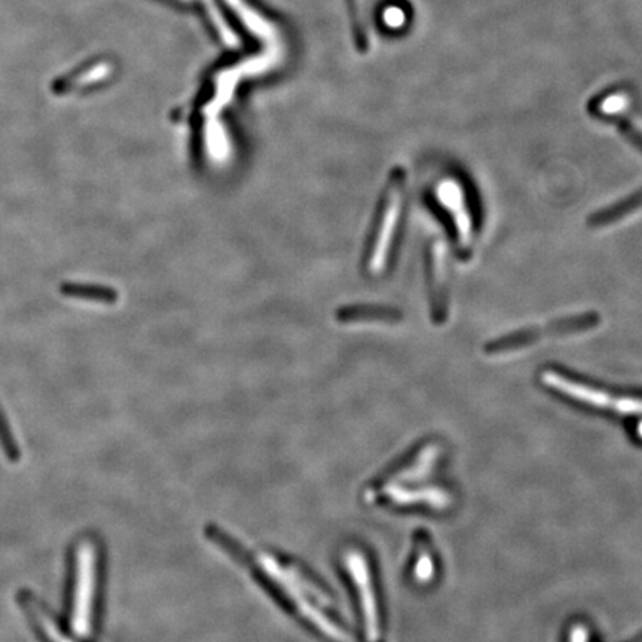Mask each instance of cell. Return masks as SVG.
Returning <instances> with one entry per match:
<instances>
[{"label":"cell","instance_id":"15","mask_svg":"<svg viewBox=\"0 0 642 642\" xmlns=\"http://www.w3.org/2000/svg\"><path fill=\"white\" fill-rule=\"evenodd\" d=\"M207 4V9H209V13H210L211 17H213L214 22H216V26H218V31L220 35H222V38L227 40V43H236V39H234V35H232L231 31L227 29V24L223 22L222 17L218 15V9H216V6H214L213 2L211 0H204Z\"/></svg>","mask_w":642,"mask_h":642},{"label":"cell","instance_id":"13","mask_svg":"<svg viewBox=\"0 0 642 642\" xmlns=\"http://www.w3.org/2000/svg\"><path fill=\"white\" fill-rule=\"evenodd\" d=\"M414 573H415V577L418 578L420 582H427V580L432 577V574H434V562H432L430 550H421Z\"/></svg>","mask_w":642,"mask_h":642},{"label":"cell","instance_id":"2","mask_svg":"<svg viewBox=\"0 0 642 642\" xmlns=\"http://www.w3.org/2000/svg\"><path fill=\"white\" fill-rule=\"evenodd\" d=\"M97 582V550L91 541H82L76 552V577L73 592V634L86 638L91 634L93 604Z\"/></svg>","mask_w":642,"mask_h":642},{"label":"cell","instance_id":"1","mask_svg":"<svg viewBox=\"0 0 642 642\" xmlns=\"http://www.w3.org/2000/svg\"><path fill=\"white\" fill-rule=\"evenodd\" d=\"M598 325H600V316L596 313L566 316V317L550 321L543 327H525V329L516 330L513 334L494 339L485 345V352L489 356H498V354L521 352L525 348L532 347L535 343H539L543 338H548V336L559 338V336L583 334L586 330L593 329Z\"/></svg>","mask_w":642,"mask_h":642},{"label":"cell","instance_id":"9","mask_svg":"<svg viewBox=\"0 0 642 642\" xmlns=\"http://www.w3.org/2000/svg\"><path fill=\"white\" fill-rule=\"evenodd\" d=\"M18 601H20L22 610L27 612L29 619L35 623L36 628L47 637V639L51 642H73L66 635L61 634V630L57 628L51 617L48 616L42 605L35 600V596H31L29 592H22L18 595Z\"/></svg>","mask_w":642,"mask_h":642},{"label":"cell","instance_id":"8","mask_svg":"<svg viewBox=\"0 0 642 642\" xmlns=\"http://www.w3.org/2000/svg\"><path fill=\"white\" fill-rule=\"evenodd\" d=\"M111 73L109 63H97V65L86 66L81 70H75L66 76H61L54 82L52 91L56 94H67L70 91L79 90L84 86L91 85L93 82H99Z\"/></svg>","mask_w":642,"mask_h":642},{"label":"cell","instance_id":"14","mask_svg":"<svg viewBox=\"0 0 642 642\" xmlns=\"http://www.w3.org/2000/svg\"><path fill=\"white\" fill-rule=\"evenodd\" d=\"M591 641V632L584 621H574L570 629L566 632V642H589Z\"/></svg>","mask_w":642,"mask_h":642},{"label":"cell","instance_id":"7","mask_svg":"<svg viewBox=\"0 0 642 642\" xmlns=\"http://www.w3.org/2000/svg\"><path fill=\"white\" fill-rule=\"evenodd\" d=\"M439 455H441V450H439V446L436 443L425 446L418 452V455L414 457L411 463L406 464L402 468H398L394 475H391V477L386 480L384 486L424 479L425 476L432 470Z\"/></svg>","mask_w":642,"mask_h":642},{"label":"cell","instance_id":"4","mask_svg":"<svg viewBox=\"0 0 642 642\" xmlns=\"http://www.w3.org/2000/svg\"><path fill=\"white\" fill-rule=\"evenodd\" d=\"M347 566L352 582L359 587L360 605L363 611L368 641L378 642L381 638L379 614H378L377 598H375L372 578H370V570L368 568L366 557L361 553L352 550L347 555Z\"/></svg>","mask_w":642,"mask_h":642},{"label":"cell","instance_id":"12","mask_svg":"<svg viewBox=\"0 0 642 642\" xmlns=\"http://www.w3.org/2000/svg\"><path fill=\"white\" fill-rule=\"evenodd\" d=\"M0 448L4 450V455L8 457L9 461H13V463H17L20 457H22L20 446L15 441L13 430L9 427L2 407H0Z\"/></svg>","mask_w":642,"mask_h":642},{"label":"cell","instance_id":"5","mask_svg":"<svg viewBox=\"0 0 642 642\" xmlns=\"http://www.w3.org/2000/svg\"><path fill=\"white\" fill-rule=\"evenodd\" d=\"M428 291L434 323H445L450 314V287L446 275L445 252L439 243H432L427 256Z\"/></svg>","mask_w":642,"mask_h":642},{"label":"cell","instance_id":"11","mask_svg":"<svg viewBox=\"0 0 642 642\" xmlns=\"http://www.w3.org/2000/svg\"><path fill=\"white\" fill-rule=\"evenodd\" d=\"M63 293L79 299H93L103 300V302H111V291L109 289H102V287L81 286V284H65L63 286Z\"/></svg>","mask_w":642,"mask_h":642},{"label":"cell","instance_id":"3","mask_svg":"<svg viewBox=\"0 0 642 642\" xmlns=\"http://www.w3.org/2000/svg\"><path fill=\"white\" fill-rule=\"evenodd\" d=\"M437 201L448 213L446 216L454 229L455 243L464 256L470 250L476 232V214L471 210L470 198L459 182L445 180L437 188Z\"/></svg>","mask_w":642,"mask_h":642},{"label":"cell","instance_id":"6","mask_svg":"<svg viewBox=\"0 0 642 642\" xmlns=\"http://www.w3.org/2000/svg\"><path fill=\"white\" fill-rule=\"evenodd\" d=\"M379 495H386L390 501L400 505L424 504L432 509H446L450 504V495L445 489L430 488L405 489L402 486H382L378 489Z\"/></svg>","mask_w":642,"mask_h":642},{"label":"cell","instance_id":"10","mask_svg":"<svg viewBox=\"0 0 642 642\" xmlns=\"http://www.w3.org/2000/svg\"><path fill=\"white\" fill-rule=\"evenodd\" d=\"M642 207V188L638 189L637 192L632 193L629 197H626L625 200H621L620 202H617L614 206L605 207L602 210L596 211L595 214H592L589 220H587V225L591 227H605L608 225H612V223L619 222V220H623V218H628L630 213L639 210Z\"/></svg>","mask_w":642,"mask_h":642}]
</instances>
